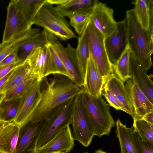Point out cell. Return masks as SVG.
Segmentation results:
<instances>
[{
  "label": "cell",
  "instance_id": "obj_1",
  "mask_svg": "<svg viewBox=\"0 0 153 153\" xmlns=\"http://www.w3.org/2000/svg\"><path fill=\"white\" fill-rule=\"evenodd\" d=\"M53 75L49 80L47 76L42 79L43 88H40L28 121L38 123L46 120L57 108L83 92L82 87L68 77Z\"/></svg>",
  "mask_w": 153,
  "mask_h": 153
},
{
  "label": "cell",
  "instance_id": "obj_2",
  "mask_svg": "<svg viewBox=\"0 0 153 153\" xmlns=\"http://www.w3.org/2000/svg\"><path fill=\"white\" fill-rule=\"evenodd\" d=\"M128 46L131 52L147 71L152 65L153 27L143 28L138 22L134 9L126 11Z\"/></svg>",
  "mask_w": 153,
  "mask_h": 153
},
{
  "label": "cell",
  "instance_id": "obj_3",
  "mask_svg": "<svg viewBox=\"0 0 153 153\" xmlns=\"http://www.w3.org/2000/svg\"><path fill=\"white\" fill-rule=\"evenodd\" d=\"M82 102L85 113L93 128L94 136L99 137L108 136L116 123L111 114L110 105L101 96L98 98L92 97L84 92Z\"/></svg>",
  "mask_w": 153,
  "mask_h": 153
},
{
  "label": "cell",
  "instance_id": "obj_4",
  "mask_svg": "<svg viewBox=\"0 0 153 153\" xmlns=\"http://www.w3.org/2000/svg\"><path fill=\"white\" fill-rule=\"evenodd\" d=\"M62 41L77 38L65 17L47 1L42 5L33 23Z\"/></svg>",
  "mask_w": 153,
  "mask_h": 153
},
{
  "label": "cell",
  "instance_id": "obj_5",
  "mask_svg": "<svg viewBox=\"0 0 153 153\" xmlns=\"http://www.w3.org/2000/svg\"><path fill=\"white\" fill-rule=\"evenodd\" d=\"M89 53L104 85L111 74L114 72L106 51L104 35L90 21L86 29Z\"/></svg>",
  "mask_w": 153,
  "mask_h": 153
},
{
  "label": "cell",
  "instance_id": "obj_6",
  "mask_svg": "<svg viewBox=\"0 0 153 153\" xmlns=\"http://www.w3.org/2000/svg\"><path fill=\"white\" fill-rule=\"evenodd\" d=\"M75 97L57 108L46 120L47 123L39 138L36 151L45 145L65 126L71 124Z\"/></svg>",
  "mask_w": 153,
  "mask_h": 153
},
{
  "label": "cell",
  "instance_id": "obj_7",
  "mask_svg": "<svg viewBox=\"0 0 153 153\" xmlns=\"http://www.w3.org/2000/svg\"><path fill=\"white\" fill-rule=\"evenodd\" d=\"M83 92L75 97L71 111V124L74 140L87 147L91 143L94 134L84 108L82 102Z\"/></svg>",
  "mask_w": 153,
  "mask_h": 153
},
{
  "label": "cell",
  "instance_id": "obj_8",
  "mask_svg": "<svg viewBox=\"0 0 153 153\" xmlns=\"http://www.w3.org/2000/svg\"><path fill=\"white\" fill-rule=\"evenodd\" d=\"M104 44L109 60L113 66L128 46L126 18L117 22L113 32L105 37Z\"/></svg>",
  "mask_w": 153,
  "mask_h": 153
},
{
  "label": "cell",
  "instance_id": "obj_9",
  "mask_svg": "<svg viewBox=\"0 0 153 153\" xmlns=\"http://www.w3.org/2000/svg\"><path fill=\"white\" fill-rule=\"evenodd\" d=\"M46 120L38 123L28 121L19 126L18 140L14 153H37L36 146Z\"/></svg>",
  "mask_w": 153,
  "mask_h": 153
},
{
  "label": "cell",
  "instance_id": "obj_10",
  "mask_svg": "<svg viewBox=\"0 0 153 153\" xmlns=\"http://www.w3.org/2000/svg\"><path fill=\"white\" fill-rule=\"evenodd\" d=\"M18 6L16 0H11L7 7V15L2 42L8 41L31 28Z\"/></svg>",
  "mask_w": 153,
  "mask_h": 153
},
{
  "label": "cell",
  "instance_id": "obj_11",
  "mask_svg": "<svg viewBox=\"0 0 153 153\" xmlns=\"http://www.w3.org/2000/svg\"><path fill=\"white\" fill-rule=\"evenodd\" d=\"M125 86L132 106L133 119H142L147 114L153 112V104L133 78L127 80Z\"/></svg>",
  "mask_w": 153,
  "mask_h": 153
},
{
  "label": "cell",
  "instance_id": "obj_12",
  "mask_svg": "<svg viewBox=\"0 0 153 153\" xmlns=\"http://www.w3.org/2000/svg\"><path fill=\"white\" fill-rule=\"evenodd\" d=\"M42 80H36L19 98L18 108L13 122L19 126L28 121L40 90Z\"/></svg>",
  "mask_w": 153,
  "mask_h": 153
},
{
  "label": "cell",
  "instance_id": "obj_13",
  "mask_svg": "<svg viewBox=\"0 0 153 153\" xmlns=\"http://www.w3.org/2000/svg\"><path fill=\"white\" fill-rule=\"evenodd\" d=\"M114 13L113 9L100 2H98L93 8L90 21L105 37L110 35L115 27L117 22L114 18Z\"/></svg>",
  "mask_w": 153,
  "mask_h": 153
},
{
  "label": "cell",
  "instance_id": "obj_14",
  "mask_svg": "<svg viewBox=\"0 0 153 153\" xmlns=\"http://www.w3.org/2000/svg\"><path fill=\"white\" fill-rule=\"evenodd\" d=\"M70 125L59 131L48 143L36 151L37 153H70L75 146Z\"/></svg>",
  "mask_w": 153,
  "mask_h": 153
},
{
  "label": "cell",
  "instance_id": "obj_15",
  "mask_svg": "<svg viewBox=\"0 0 153 153\" xmlns=\"http://www.w3.org/2000/svg\"><path fill=\"white\" fill-rule=\"evenodd\" d=\"M130 74L153 104V82L146 71L131 52L130 56Z\"/></svg>",
  "mask_w": 153,
  "mask_h": 153
},
{
  "label": "cell",
  "instance_id": "obj_16",
  "mask_svg": "<svg viewBox=\"0 0 153 153\" xmlns=\"http://www.w3.org/2000/svg\"><path fill=\"white\" fill-rule=\"evenodd\" d=\"M104 86L103 79L89 53L84 83L82 87L84 92L92 97L98 98L101 96Z\"/></svg>",
  "mask_w": 153,
  "mask_h": 153
},
{
  "label": "cell",
  "instance_id": "obj_17",
  "mask_svg": "<svg viewBox=\"0 0 153 153\" xmlns=\"http://www.w3.org/2000/svg\"><path fill=\"white\" fill-rule=\"evenodd\" d=\"M56 6L55 8L63 16L68 17L80 12L93 8L98 2L97 0H47Z\"/></svg>",
  "mask_w": 153,
  "mask_h": 153
},
{
  "label": "cell",
  "instance_id": "obj_18",
  "mask_svg": "<svg viewBox=\"0 0 153 153\" xmlns=\"http://www.w3.org/2000/svg\"><path fill=\"white\" fill-rule=\"evenodd\" d=\"M114 73H112L104 87L110 91L121 104L124 112L133 117V111L125 85Z\"/></svg>",
  "mask_w": 153,
  "mask_h": 153
},
{
  "label": "cell",
  "instance_id": "obj_19",
  "mask_svg": "<svg viewBox=\"0 0 153 153\" xmlns=\"http://www.w3.org/2000/svg\"><path fill=\"white\" fill-rule=\"evenodd\" d=\"M50 44L62 62L70 78L75 84L82 87L83 82L73 62L65 47L56 37L51 33Z\"/></svg>",
  "mask_w": 153,
  "mask_h": 153
},
{
  "label": "cell",
  "instance_id": "obj_20",
  "mask_svg": "<svg viewBox=\"0 0 153 153\" xmlns=\"http://www.w3.org/2000/svg\"><path fill=\"white\" fill-rule=\"evenodd\" d=\"M19 126L12 122L0 129V152L14 153L17 144Z\"/></svg>",
  "mask_w": 153,
  "mask_h": 153
},
{
  "label": "cell",
  "instance_id": "obj_21",
  "mask_svg": "<svg viewBox=\"0 0 153 153\" xmlns=\"http://www.w3.org/2000/svg\"><path fill=\"white\" fill-rule=\"evenodd\" d=\"M87 27L82 34L78 37V44L75 48V53L74 58L75 65L83 83L89 54L86 33Z\"/></svg>",
  "mask_w": 153,
  "mask_h": 153
},
{
  "label": "cell",
  "instance_id": "obj_22",
  "mask_svg": "<svg viewBox=\"0 0 153 153\" xmlns=\"http://www.w3.org/2000/svg\"><path fill=\"white\" fill-rule=\"evenodd\" d=\"M50 34L44 29L24 42L18 49L17 61L24 62L33 50L50 44Z\"/></svg>",
  "mask_w": 153,
  "mask_h": 153
},
{
  "label": "cell",
  "instance_id": "obj_23",
  "mask_svg": "<svg viewBox=\"0 0 153 153\" xmlns=\"http://www.w3.org/2000/svg\"><path fill=\"white\" fill-rule=\"evenodd\" d=\"M116 126V132L120 145V153H139L134 140L133 127H127L119 119L117 120Z\"/></svg>",
  "mask_w": 153,
  "mask_h": 153
},
{
  "label": "cell",
  "instance_id": "obj_24",
  "mask_svg": "<svg viewBox=\"0 0 153 153\" xmlns=\"http://www.w3.org/2000/svg\"><path fill=\"white\" fill-rule=\"evenodd\" d=\"M132 3L137 19L141 26L148 30L153 27V0H136Z\"/></svg>",
  "mask_w": 153,
  "mask_h": 153
},
{
  "label": "cell",
  "instance_id": "obj_25",
  "mask_svg": "<svg viewBox=\"0 0 153 153\" xmlns=\"http://www.w3.org/2000/svg\"><path fill=\"white\" fill-rule=\"evenodd\" d=\"M41 31L39 28H31L26 32L17 36L11 40L0 44V62L7 56L17 50L28 39Z\"/></svg>",
  "mask_w": 153,
  "mask_h": 153
},
{
  "label": "cell",
  "instance_id": "obj_26",
  "mask_svg": "<svg viewBox=\"0 0 153 153\" xmlns=\"http://www.w3.org/2000/svg\"><path fill=\"white\" fill-rule=\"evenodd\" d=\"M33 77H35L31 71L28 61L26 59L14 69L3 92L5 95H7L17 85Z\"/></svg>",
  "mask_w": 153,
  "mask_h": 153
},
{
  "label": "cell",
  "instance_id": "obj_27",
  "mask_svg": "<svg viewBox=\"0 0 153 153\" xmlns=\"http://www.w3.org/2000/svg\"><path fill=\"white\" fill-rule=\"evenodd\" d=\"M46 0H16L22 13L31 25L42 5Z\"/></svg>",
  "mask_w": 153,
  "mask_h": 153
},
{
  "label": "cell",
  "instance_id": "obj_28",
  "mask_svg": "<svg viewBox=\"0 0 153 153\" xmlns=\"http://www.w3.org/2000/svg\"><path fill=\"white\" fill-rule=\"evenodd\" d=\"M131 51L128 47L113 66L114 72L123 82L131 78L130 74V56Z\"/></svg>",
  "mask_w": 153,
  "mask_h": 153
},
{
  "label": "cell",
  "instance_id": "obj_29",
  "mask_svg": "<svg viewBox=\"0 0 153 153\" xmlns=\"http://www.w3.org/2000/svg\"><path fill=\"white\" fill-rule=\"evenodd\" d=\"M94 7L77 13L69 17L70 25L79 36L82 34L90 22Z\"/></svg>",
  "mask_w": 153,
  "mask_h": 153
},
{
  "label": "cell",
  "instance_id": "obj_30",
  "mask_svg": "<svg viewBox=\"0 0 153 153\" xmlns=\"http://www.w3.org/2000/svg\"><path fill=\"white\" fill-rule=\"evenodd\" d=\"M19 98L5 101L0 105V120L7 123L13 121L18 108Z\"/></svg>",
  "mask_w": 153,
  "mask_h": 153
},
{
  "label": "cell",
  "instance_id": "obj_31",
  "mask_svg": "<svg viewBox=\"0 0 153 153\" xmlns=\"http://www.w3.org/2000/svg\"><path fill=\"white\" fill-rule=\"evenodd\" d=\"M42 47H39L33 50L26 59L30 65L32 73L37 79L40 80L42 79L41 74Z\"/></svg>",
  "mask_w": 153,
  "mask_h": 153
},
{
  "label": "cell",
  "instance_id": "obj_32",
  "mask_svg": "<svg viewBox=\"0 0 153 153\" xmlns=\"http://www.w3.org/2000/svg\"><path fill=\"white\" fill-rule=\"evenodd\" d=\"M134 131L144 140L153 142V124L143 119H133Z\"/></svg>",
  "mask_w": 153,
  "mask_h": 153
},
{
  "label": "cell",
  "instance_id": "obj_33",
  "mask_svg": "<svg viewBox=\"0 0 153 153\" xmlns=\"http://www.w3.org/2000/svg\"><path fill=\"white\" fill-rule=\"evenodd\" d=\"M48 44L42 47V79L50 75L57 74L53 59L49 49Z\"/></svg>",
  "mask_w": 153,
  "mask_h": 153
},
{
  "label": "cell",
  "instance_id": "obj_34",
  "mask_svg": "<svg viewBox=\"0 0 153 153\" xmlns=\"http://www.w3.org/2000/svg\"><path fill=\"white\" fill-rule=\"evenodd\" d=\"M37 79L35 77H33L24 81L6 95L3 100L8 101L19 98L27 89Z\"/></svg>",
  "mask_w": 153,
  "mask_h": 153
},
{
  "label": "cell",
  "instance_id": "obj_35",
  "mask_svg": "<svg viewBox=\"0 0 153 153\" xmlns=\"http://www.w3.org/2000/svg\"><path fill=\"white\" fill-rule=\"evenodd\" d=\"M134 136L136 145L139 153H153V142L143 140L135 131Z\"/></svg>",
  "mask_w": 153,
  "mask_h": 153
},
{
  "label": "cell",
  "instance_id": "obj_36",
  "mask_svg": "<svg viewBox=\"0 0 153 153\" xmlns=\"http://www.w3.org/2000/svg\"><path fill=\"white\" fill-rule=\"evenodd\" d=\"M101 94L109 103L110 106L117 110L124 111L122 106L113 93L107 88L104 87Z\"/></svg>",
  "mask_w": 153,
  "mask_h": 153
},
{
  "label": "cell",
  "instance_id": "obj_37",
  "mask_svg": "<svg viewBox=\"0 0 153 153\" xmlns=\"http://www.w3.org/2000/svg\"><path fill=\"white\" fill-rule=\"evenodd\" d=\"M48 48L53 59L57 74L69 77L68 74L60 59L50 44Z\"/></svg>",
  "mask_w": 153,
  "mask_h": 153
},
{
  "label": "cell",
  "instance_id": "obj_38",
  "mask_svg": "<svg viewBox=\"0 0 153 153\" xmlns=\"http://www.w3.org/2000/svg\"><path fill=\"white\" fill-rule=\"evenodd\" d=\"M17 50L18 49L14 51L5 57L0 62V67L16 62H20L17 61Z\"/></svg>",
  "mask_w": 153,
  "mask_h": 153
},
{
  "label": "cell",
  "instance_id": "obj_39",
  "mask_svg": "<svg viewBox=\"0 0 153 153\" xmlns=\"http://www.w3.org/2000/svg\"><path fill=\"white\" fill-rule=\"evenodd\" d=\"M22 62H16L0 67V79L4 77Z\"/></svg>",
  "mask_w": 153,
  "mask_h": 153
},
{
  "label": "cell",
  "instance_id": "obj_40",
  "mask_svg": "<svg viewBox=\"0 0 153 153\" xmlns=\"http://www.w3.org/2000/svg\"><path fill=\"white\" fill-rule=\"evenodd\" d=\"M14 69L6 76L0 79V94L3 92V91L12 75Z\"/></svg>",
  "mask_w": 153,
  "mask_h": 153
},
{
  "label": "cell",
  "instance_id": "obj_41",
  "mask_svg": "<svg viewBox=\"0 0 153 153\" xmlns=\"http://www.w3.org/2000/svg\"><path fill=\"white\" fill-rule=\"evenodd\" d=\"M142 119L151 124H153V112L147 114Z\"/></svg>",
  "mask_w": 153,
  "mask_h": 153
},
{
  "label": "cell",
  "instance_id": "obj_42",
  "mask_svg": "<svg viewBox=\"0 0 153 153\" xmlns=\"http://www.w3.org/2000/svg\"><path fill=\"white\" fill-rule=\"evenodd\" d=\"M5 96V94L3 92L0 94V105L4 99Z\"/></svg>",
  "mask_w": 153,
  "mask_h": 153
},
{
  "label": "cell",
  "instance_id": "obj_43",
  "mask_svg": "<svg viewBox=\"0 0 153 153\" xmlns=\"http://www.w3.org/2000/svg\"><path fill=\"white\" fill-rule=\"evenodd\" d=\"M7 123L4 122L0 120V129L4 126Z\"/></svg>",
  "mask_w": 153,
  "mask_h": 153
},
{
  "label": "cell",
  "instance_id": "obj_44",
  "mask_svg": "<svg viewBox=\"0 0 153 153\" xmlns=\"http://www.w3.org/2000/svg\"><path fill=\"white\" fill-rule=\"evenodd\" d=\"M95 153H109L106 152L102 149H99L97 150H96L95 152Z\"/></svg>",
  "mask_w": 153,
  "mask_h": 153
},
{
  "label": "cell",
  "instance_id": "obj_45",
  "mask_svg": "<svg viewBox=\"0 0 153 153\" xmlns=\"http://www.w3.org/2000/svg\"><path fill=\"white\" fill-rule=\"evenodd\" d=\"M84 153H88L87 152H84Z\"/></svg>",
  "mask_w": 153,
  "mask_h": 153
},
{
  "label": "cell",
  "instance_id": "obj_46",
  "mask_svg": "<svg viewBox=\"0 0 153 153\" xmlns=\"http://www.w3.org/2000/svg\"><path fill=\"white\" fill-rule=\"evenodd\" d=\"M81 153L79 152V153Z\"/></svg>",
  "mask_w": 153,
  "mask_h": 153
},
{
  "label": "cell",
  "instance_id": "obj_47",
  "mask_svg": "<svg viewBox=\"0 0 153 153\" xmlns=\"http://www.w3.org/2000/svg\"></svg>",
  "mask_w": 153,
  "mask_h": 153
},
{
  "label": "cell",
  "instance_id": "obj_48",
  "mask_svg": "<svg viewBox=\"0 0 153 153\" xmlns=\"http://www.w3.org/2000/svg\"><path fill=\"white\" fill-rule=\"evenodd\" d=\"M0 153H2L0 152Z\"/></svg>",
  "mask_w": 153,
  "mask_h": 153
}]
</instances>
